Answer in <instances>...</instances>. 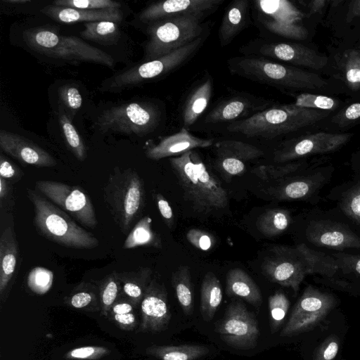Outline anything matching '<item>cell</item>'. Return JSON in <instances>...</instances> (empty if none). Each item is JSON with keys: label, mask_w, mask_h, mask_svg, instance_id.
<instances>
[{"label": "cell", "mask_w": 360, "mask_h": 360, "mask_svg": "<svg viewBox=\"0 0 360 360\" xmlns=\"http://www.w3.org/2000/svg\"><path fill=\"white\" fill-rule=\"evenodd\" d=\"M229 64L233 72L260 83L294 89H316L327 85L315 73L260 57L234 58Z\"/></svg>", "instance_id": "8992f818"}, {"label": "cell", "mask_w": 360, "mask_h": 360, "mask_svg": "<svg viewBox=\"0 0 360 360\" xmlns=\"http://www.w3.org/2000/svg\"><path fill=\"white\" fill-rule=\"evenodd\" d=\"M184 196L196 212L209 214L229 205L226 191L193 150L169 159Z\"/></svg>", "instance_id": "6da1fadb"}, {"label": "cell", "mask_w": 360, "mask_h": 360, "mask_svg": "<svg viewBox=\"0 0 360 360\" xmlns=\"http://www.w3.org/2000/svg\"><path fill=\"white\" fill-rule=\"evenodd\" d=\"M5 1L13 4H25L30 2V0H6Z\"/></svg>", "instance_id": "be15d7a7"}, {"label": "cell", "mask_w": 360, "mask_h": 360, "mask_svg": "<svg viewBox=\"0 0 360 360\" xmlns=\"http://www.w3.org/2000/svg\"><path fill=\"white\" fill-rule=\"evenodd\" d=\"M19 258V245L11 226L4 229L0 237V295L6 296L7 288L15 274Z\"/></svg>", "instance_id": "603a6c76"}, {"label": "cell", "mask_w": 360, "mask_h": 360, "mask_svg": "<svg viewBox=\"0 0 360 360\" xmlns=\"http://www.w3.org/2000/svg\"><path fill=\"white\" fill-rule=\"evenodd\" d=\"M340 205L346 215L360 224V181L343 193Z\"/></svg>", "instance_id": "f6af8a7d"}, {"label": "cell", "mask_w": 360, "mask_h": 360, "mask_svg": "<svg viewBox=\"0 0 360 360\" xmlns=\"http://www.w3.org/2000/svg\"><path fill=\"white\" fill-rule=\"evenodd\" d=\"M109 353V350L103 347L84 346L75 348L66 354L69 359H96Z\"/></svg>", "instance_id": "816d5d0a"}, {"label": "cell", "mask_w": 360, "mask_h": 360, "mask_svg": "<svg viewBox=\"0 0 360 360\" xmlns=\"http://www.w3.org/2000/svg\"><path fill=\"white\" fill-rule=\"evenodd\" d=\"M352 134L317 132L302 136L276 151L274 160L286 162L307 155L334 152L346 144Z\"/></svg>", "instance_id": "5bb4252c"}, {"label": "cell", "mask_w": 360, "mask_h": 360, "mask_svg": "<svg viewBox=\"0 0 360 360\" xmlns=\"http://www.w3.org/2000/svg\"><path fill=\"white\" fill-rule=\"evenodd\" d=\"M341 338L335 333H328L312 348L311 360H335L340 352Z\"/></svg>", "instance_id": "7bdbcfd3"}, {"label": "cell", "mask_w": 360, "mask_h": 360, "mask_svg": "<svg viewBox=\"0 0 360 360\" xmlns=\"http://www.w3.org/2000/svg\"><path fill=\"white\" fill-rule=\"evenodd\" d=\"M296 248L309 262L311 274H318L323 277L332 278L340 269L339 260L336 257L312 250L304 243L297 245Z\"/></svg>", "instance_id": "836d02e7"}, {"label": "cell", "mask_w": 360, "mask_h": 360, "mask_svg": "<svg viewBox=\"0 0 360 360\" xmlns=\"http://www.w3.org/2000/svg\"><path fill=\"white\" fill-rule=\"evenodd\" d=\"M141 332L157 333L167 328L172 315L163 283L151 280L141 302Z\"/></svg>", "instance_id": "9a60e30c"}, {"label": "cell", "mask_w": 360, "mask_h": 360, "mask_svg": "<svg viewBox=\"0 0 360 360\" xmlns=\"http://www.w3.org/2000/svg\"><path fill=\"white\" fill-rule=\"evenodd\" d=\"M252 108L249 100L233 98L220 103L205 117L206 123H219L233 120L243 115Z\"/></svg>", "instance_id": "d590c367"}, {"label": "cell", "mask_w": 360, "mask_h": 360, "mask_svg": "<svg viewBox=\"0 0 360 360\" xmlns=\"http://www.w3.org/2000/svg\"><path fill=\"white\" fill-rule=\"evenodd\" d=\"M172 282L184 314L191 316L193 309V294L189 267L179 266L174 272Z\"/></svg>", "instance_id": "d6a6232c"}, {"label": "cell", "mask_w": 360, "mask_h": 360, "mask_svg": "<svg viewBox=\"0 0 360 360\" xmlns=\"http://www.w3.org/2000/svg\"><path fill=\"white\" fill-rule=\"evenodd\" d=\"M134 304L128 299L117 300L111 307L109 312L113 314H124L133 312Z\"/></svg>", "instance_id": "6f0895ef"}, {"label": "cell", "mask_w": 360, "mask_h": 360, "mask_svg": "<svg viewBox=\"0 0 360 360\" xmlns=\"http://www.w3.org/2000/svg\"><path fill=\"white\" fill-rule=\"evenodd\" d=\"M212 92V80L207 79L198 86L188 98L183 112V122L185 127L194 124L206 109Z\"/></svg>", "instance_id": "4dcf8cb0"}, {"label": "cell", "mask_w": 360, "mask_h": 360, "mask_svg": "<svg viewBox=\"0 0 360 360\" xmlns=\"http://www.w3.org/2000/svg\"><path fill=\"white\" fill-rule=\"evenodd\" d=\"M84 27L81 37L100 44H112L118 40L120 35L118 23L111 21L85 22Z\"/></svg>", "instance_id": "8d00e7d4"}, {"label": "cell", "mask_w": 360, "mask_h": 360, "mask_svg": "<svg viewBox=\"0 0 360 360\" xmlns=\"http://www.w3.org/2000/svg\"><path fill=\"white\" fill-rule=\"evenodd\" d=\"M117 274L122 287L120 295L134 305L141 303L152 280V270L143 267L136 271L117 272Z\"/></svg>", "instance_id": "4316f807"}, {"label": "cell", "mask_w": 360, "mask_h": 360, "mask_svg": "<svg viewBox=\"0 0 360 360\" xmlns=\"http://www.w3.org/2000/svg\"><path fill=\"white\" fill-rule=\"evenodd\" d=\"M213 139L198 138L191 134L186 128L166 136L160 141L148 146L146 155L149 159L159 160L168 157H177L195 148H204L213 144Z\"/></svg>", "instance_id": "44dd1931"}, {"label": "cell", "mask_w": 360, "mask_h": 360, "mask_svg": "<svg viewBox=\"0 0 360 360\" xmlns=\"http://www.w3.org/2000/svg\"><path fill=\"white\" fill-rule=\"evenodd\" d=\"M226 293L230 297L242 298L256 308L262 303L261 291L252 278L239 268L231 269L226 274Z\"/></svg>", "instance_id": "484cf974"}, {"label": "cell", "mask_w": 360, "mask_h": 360, "mask_svg": "<svg viewBox=\"0 0 360 360\" xmlns=\"http://www.w3.org/2000/svg\"><path fill=\"white\" fill-rule=\"evenodd\" d=\"M300 162H290L283 165H260L254 168L252 173L264 181H278L297 171Z\"/></svg>", "instance_id": "ee69618b"}, {"label": "cell", "mask_w": 360, "mask_h": 360, "mask_svg": "<svg viewBox=\"0 0 360 360\" xmlns=\"http://www.w3.org/2000/svg\"><path fill=\"white\" fill-rule=\"evenodd\" d=\"M340 259H338L340 266H349V269L360 275V257H353L352 255H341Z\"/></svg>", "instance_id": "680465c9"}, {"label": "cell", "mask_w": 360, "mask_h": 360, "mask_svg": "<svg viewBox=\"0 0 360 360\" xmlns=\"http://www.w3.org/2000/svg\"><path fill=\"white\" fill-rule=\"evenodd\" d=\"M0 148L20 162L37 167H51L57 162L47 151L19 134L1 130Z\"/></svg>", "instance_id": "d6986e66"}, {"label": "cell", "mask_w": 360, "mask_h": 360, "mask_svg": "<svg viewBox=\"0 0 360 360\" xmlns=\"http://www.w3.org/2000/svg\"><path fill=\"white\" fill-rule=\"evenodd\" d=\"M223 295L220 282L212 272H207L203 278L200 289V310L204 321L209 322L222 300Z\"/></svg>", "instance_id": "f1b7e54d"}, {"label": "cell", "mask_w": 360, "mask_h": 360, "mask_svg": "<svg viewBox=\"0 0 360 360\" xmlns=\"http://www.w3.org/2000/svg\"><path fill=\"white\" fill-rule=\"evenodd\" d=\"M98 286L102 314L106 316L121 294L122 287L117 272L114 271L106 276Z\"/></svg>", "instance_id": "74e56055"}, {"label": "cell", "mask_w": 360, "mask_h": 360, "mask_svg": "<svg viewBox=\"0 0 360 360\" xmlns=\"http://www.w3.org/2000/svg\"><path fill=\"white\" fill-rule=\"evenodd\" d=\"M326 181V174L321 172H314L282 184L272 193L280 200H305L315 194Z\"/></svg>", "instance_id": "cb8c5ba5"}, {"label": "cell", "mask_w": 360, "mask_h": 360, "mask_svg": "<svg viewBox=\"0 0 360 360\" xmlns=\"http://www.w3.org/2000/svg\"><path fill=\"white\" fill-rule=\"evenodd\" d=\"M113 320L119 327L124 330H131L136 324V315L133 313L113 314Z\"/></svg>", "instance_id": "9f6ffc18"}, {"label": "cell", "mask_w": 360, "mask_h": 360, "mask_svg": "<svg viewBox=\"0 0 360 360\" xmlns=\"http://www.w3.org/2000/svg\"><path fill=\"white\" fill-rule=\"evenodd\" d=\"M224 0H167L154 3L139 14L143 22H153L165 18L194 15L204 17L215 10Z\"/></svg>", "instance_id": "e0dca14e"}, {"label": "cell", "mask_w": 360, "mask_h": 360, "mask_svg": "<svg viewBox=\"0 0 360 360\" xmlns=\"http://www.w3.org/2000/svg\"><path fill=\"white\" fill-rule=\"evenodd\" d=\"M356 17H360V0L351 1L346 15V22H349Z\"/></svg>", "instance_id": "94428289"}, {"label": "cell", "mask_w": 360, "mask_h": 360, "mask_svg": "<svg viewBox=\"0 0 360 360\" xmlns=\"http://www.w3.org/2000/svg\"><path fill=\"white\" fill-rule=\"evenodd\" d=\"M342 72L344 80L352 91L360 89V51L351 49L342 57Z\"/></svg>", "instance_id": "ab89813d"}, {"label": "cell", "mask_w": 360, "mask_h": 360, "mask_svg": "<svg viewBox=\"0 0 360 360\" xmlns=\"http://www.w3.org/2000/svg\"><path fill=\"white\" fill-rule=\"evenodd\" d=\"M210 352L207 347L202 345H153L147 353L160 360H198Z\"/></svg>", "instance_id": "f546056e"}, {"label": "cell", "mask_w": 360, "mask_h": 360, "mask_svg": "<svg viewBox=\"0 0 360 360\" xmlns=\"http://www.w3.org/2000/svg\"><path fill=\"white\" fill-rule=\"evenodd\" d=\"M22 170L3 154L0 155V177L10 183L17 182L23 176Z\"/></svg>", "instance_id": "f5cc1de1"}, {"label": "cell", "mask_w": 360, "mask_h": 360, "mask_svg": "<svg viewBox=\"0 0 360 360\" xmlns=\"http://www.w3.org/2000/svg\"><path fill=\"white\" fill-rule=\"evenodd\" d=\"M328 2L327 0H312L309 1L308 5L309 13L314 14L321 12Z\"/></svg>", "instance_id": "6125c7cd"}, {"label": "cell", "mask_w": 360, "mask_h": 360, "mask_svg": "<svg viewBox=\"0 0 360 360\" xmlns=\"http://www.w3.org/2000/svg\"><path fill=\"white\" fill-rule=\"evenodd\" d=\"M259 52L264 56L314 70L323 68L328 58L322 53L295 43H271L262 46Z\"/></svg>", "instance_id": "ffe728a7"}, {"label": "cell", "mask_w": 360, "mask_h": 360, "mask_svg": "<svg viewBox=\"0 0 360 360\" xmlns=\"http://www.w3.org/2000/svg\"><path fill=\"white\" fill-rule=\"evenodd\" d=\"M41 12L53 20L63 23L77 22L111 21L119 23L122 21V11L117 8L97 10L79 9L49 5Z\"/></svg>", "instance_id": "7402d4cb"}, {"label": "cell", "mask_w": 360, "mask_h": 360, "mask_svg": "<svg viewBox=\"0 0 360 360\" xmlns=\"http://www.w3.org/2000/svg\"><path fill=\"white\" fill-rule=\"evenodd\" d=\"M272 252L274 256L262 264L263 274L272 282L290 288L297 295L305 276L311 274L309 262L296 247H276Z\"/></svg>", "instance_id": "4fadbf2b"}, {"label": "cell", "mask_w": 360, "mask_h": 360, "mask_svg": "<svg viewBox=\"0 0 360 360\" xmlns=\"http://www.w3.org/2000/svg\"><path fill=\"white\" fill-rule=\"evenodd\" d=\"M199 37L190 44L156 59L146 61L109 78L102 84L103 91L118 92L146 80L165 75L182 65L199 49Z\"/></svg>", "instance_id": "9c48e42d"}, {"label": "cell", "mask_w": 360, "mask_h": 360, "mask_svg": "<svg viewBox=\"0 0 360 360\" xmlns=\"http://www.w3.org/2000/svg\"><path fill=\"white\" fill-rule=\"evenodd\" d=\"M27 195L33 205V224L39 235L66 248L92 249L98 245L96 237L36 190L27 188Z\"/></svg>", "instance_id": "3957f363"}, {"label": "cell", "mask_w": 360, "mask_h": 360, "mask_svg": "<svg viewBox=\"0 0 360 360\" xmlns=\"http://www.w3.org/2000/svg\"><path fill=\"white\" fill-rule=\"evenodd\" d=\"M338 304L333 294L309 285L295 304L280 336L292 338L314 330Z\"/></svg>", "instance_id": "ba28073f"}, {"label": "cell", "mask_w": 360, "mask_h": 360, "mask_svg": "<svg viewBox=\"0 0 360 360\" xmlns=\"http://www.w3.org/2000/svg\"><path fill=\"white\" fill-rule=\"evenodd\" d=\"M202 18L186 15L153 22L148 29L149 39L145 48L146 60L160 58L200 37L203 30Z\"/></svg>", "instance_id": "52a82bcc"}, {"label": "cell", "mask_w": 360, "mask_h": 360, "mask_svg": "<svg viewBox=\"0 0 360 360\" xmlns=\"http://www.w3.org/2000/svg\"><path fill=\"white\" fill-rule=\"evenodd\" d=\"M155 202L165 224L172 229L174 226V217L168 201L162 194L157 193L155 195Z\"/></svg>", "instance_id": "db71d44e"}, {"label": "cell", "mask_w": 360, "mask_h": 360, "mask_svg": "<svg viewBox=\"0 0 360 360\" xmlns=\"http://www.w3.org/2000/svg\"><path fill=\"white\" fill-rule=\"evenodd\" d=\"M99 286L91 283L78 285L66 299L76 309H85L96 305L98 301Z\"/></svg>", "instance_id": "60d3db41"}, {"label": "cell", "mask_w": 360, "mask_h": 360, "mask_svg": "<svg viewBox=\"0 0 360 360\" xmlns=\"http://www.w3.org/2000/svg\"><path fill=\"white\" fill-rule=\"evenodd\" d=\"M255 6L265 16L261 22L269 30L274 27L297 23L303 18L302 13L287 0H259Z\"/></svg>", "instance_id": "d4e9b609"}, {"label": "cell", "mask_w": 360, "mask_h": 360, "mask_svg": "<svg viewBox=\"0 0 360 360\" xmlns=\"http://www.w3.org/2000/svg\"><path fill=\"white\" fill-rule=\"evenodd\" d=\"M216 167L226 178L238 176L246 170L247 163L264 155L251 144L236 140H225L215 145Z\"/></svg>", "instance_id": "2e32d148"}, {"label": "cell", "mask_w": 360, "mask_h": 360, "mask_svg": "<svg viewBox=\"0 0 360 360\" xmlns=\"http://www.w3.org/2000/svg\"><path fill=\"white\" fill-rule=\"evenodd\" d=\"M294 104L302 108L326 111L336 108L338 101L326 96L302 93L296 96Z\"/></svg>", "instance_id": "bcb514c9"}, {"label": "cell", "mask_w": 360, "mask_h": 360, "mask_svg": "<svg viewBox=\"0 0 360 360\" xmlns=\"http://www.w3.org/2000/svg\"><path fill=\"white\" fill-rule=\"evenodd\" d=\"M360 118V102L348 105L344 110L334 117V121L343 125Z\"/></svg>", "instance_id": "11a10c76"}, {"label": "cell", "mask_w": 360, "mask_h": 360, "mask_svg": "<svg viewBox=\"0 0 360 360\" xmlns=\"http://www.w3.org/2000/svg\"><path fill=\"white\" fill-rule=\"evenodd\" d=\"M248 7V0H236L229 6L219 27V36L221 46L229 44L243 28Z\"/></svg>", "instance_id": "83f0119b"}, {"label": "cell", "mask_w": 360, "mask_h": 360, "mask_svg": "<svg viewBox=\"0 0 360 360\" xmlns=\"http://www.w3.org/2000/svg\"><path fill=\"white\" fill-rule=\"evenodd\" d=\"M59 124L69 149L78 160L84 161L86 158L84 143L71 120L63 112L59 114Z\"/></svg>", "instance_id": "f35d334b"}, {"label": "cell", "mask_w": 360, "mask_h": 360, "mask_svg": "<svg viewBox=\"0 0 360 360\" xmlns=\"http://www.w3.org/2000/svg\"><path fill=\"white\" fill-rule=\"evenodd\" d=\"M35 190L83 226L94 229L98 225L91 199L83 188L52 180H38Z\"/></svg>", "instance_id": "8fae6325"}, {"label": "cell", "mask_w": 360, "mask_h": 360, "mask_svg": "<svg viewBox=\"0 0 360 360\" xmlns=\"http://www.w3.org/2000/svg\"><path fill=\"white\" fill-rule=\"evenodd\" d=\"M290 307V301L281 291H277L269 298L270 329L276 333L282 326Z\"/></svg>", "instance_id": "b9f144b4"}, {"label": "cell", "mask_w": 360, "mask_h": 360, "mask_svg": "<svg viewBox=\"0 0 360 360\" xmlns=\"http://www.w3.org/2000/svg\"><path fill=\"white\" fill-rule=\"evenodd\" d=\"M290 222L291 217L287 210L274 208L265 211L259 216L257 227L263 235L273 237L283 233Z\"/></svg>", "instance_id": "e575fe53"}, {"label": "cell", "mask_w": 360, "mask_h": 360, "mask_svg": "<svg viewBox=\"0 0 360 360\" xmlns=\"http://www.w3.org/2000/svg\"><path fill=\"white\" fill-rule=\"evenodd\" d=\"M215 331L228 346L243 350L254 349L260 335L255 314L238 300L227 306L224 316L215 324Z\"/></svg>", "instance_id": "7c38bea8"}, {"label": "cell", "mask_w": 360, "mask_h": 360, "mask_svg": "<svg viewBox=\"0 0 360 360\" xmlns=\"http://www.w3.org/2000/svg\"><path fill=\"white\" fill-rule=\"evenodd\" d=\"M12 186L11 183L0 177V200L1 205L4 201L7 202L11 199Z\"/></svg>", "instance_id": "91938a15"}, {"label": "cell", "mask_w": 360, "mask_h": 360, "mask_svg": "<svg viewBox=\"0 0 360 360\" xmlns=\"http://www.w3.org/2000/svg\"><path fill=\"white\" fill-rule=\"evenodd\" d=\"M186 238L192 245L202 251H208L215 243V238L211 233L199 229H190Z\"/></svg>", "instance_id": "f907efd6"}, {"label": "cell", "mask_w": 360, "mask_h": 360, "mask_svg": "<svg viewBox=\"0 0 360 360\" xmlns=\"http://www.w3.org/2000/svg\"><path fill=\"white\" fill-rule=\"evenodd\" d=\"M151 225L152 219L149 216L140 219L128 233L123 244V249H132L141 246L160 248V237L153 231Z\"/></svg>", "instance_id": "1f68e13d"}, {"label": "cell", "mask_w": 360, "mask_h": 360, "mask_svg": "<svg viewBox=\"0 0 360 360\" xmlns=\"http://www.w3.org/2000/svg\"><path fill=\"white\" fill-rule=\"evenodd\" d=\"M103 198L114 221L122 233H129L141 217L145 206L143 179L131 168L116 166L103 188Z\"/></svg>", "instance_id": "277c9868"}, {"label": "cell", "mask_w": 360, "mask_h": 360, "mask_svg": "<svg viewBox=\"0 0 360 360\" xmlns=\"http://www.w3.org/2000/svg\"><path fill=\"white\" fill-rule=\"evenodd\" d=\"M58 96L62 103L75 114L82 106V97L79 89L74 86L64 85L58 89Z\"/></svg>", "instance_id": "681fc988"}, {"label": "cell", "mask_w": 360, "mask_h": 360, "mask_svg": "<svg viewBox=\"0 0 360 360\" xmlns=\"http://www.w3.org/2000/svg\"><path fill=\"white\" fill-rule=\"evenodd\" d=\"M52 5L88 10L120 8L121 6L120 3L111 0H57L53 1Z\"/></svg>", "instance_id": "c3c4849f"}, {"label": "cell", "mask_w": 360, "mask_h": 360, "mask_svg": "<svg viewBox=\"0 0 360 360\" xmlns=\"http://www.w3.org/2000/svg\"><path fill=\"white\" fill-rule=\"evenodd\" d=\"M22 39L32 51L49 58L70 62H87L112 68L115 59L106 52L75 36H65L47 27H34L22 33Z\"/></svg>", "instance_id": "5b68a950"}, {"label": "cell", "mask_w": 360, "mask_h": 360, "mask_svg": "<svg viewBox=\"0 0 360 360\" xmlns=\"http://www.w3.org/2000/svg\"><path fill=\"white\" fill-rule=\"evenodd\" d=\"M306 237L312 244L333 249L360 248V238L343 225L328 220L311 221Z\"/></svg>", "instance_id": "ac0fdd59"}, {"label": "cell", "mask_w": 360, "mask_h": 360, "mask_svg": "<svg viewBox=\"0 0 360 360\" xmlns=\"http://www.w3.org/2000/svg\"><path fill=\"white\" fill-rule=\"evenodd\" d=\"M160 112L152 104L128 103L104 110L95 125L101 132L144 136L158 125Z\"/></svg>", "instance_id": "30bf717a"}, {"label": "cell", "mask_w": 360, "mask_h": 360, "mask_svg": "<svg viewBox=\"0 0 360 360\" xmlns=\"http://www.w3.org/2000/svg\"><path fill=\"white\" fill-rule=\"evenodd\" d=\"M53 274L51 271L41 266L31 269L27 278L29 288L37 294H44L51 287Z\"/></svg>", "instance_id": "7dc6e473"}, {"label": "cell", "mask_w": 360, "mask_h": 360, "mask_svg": "<svg viewBox=\"0 0 360 360\" xmlns=\"http://www.w3.org/2000/svg\"><path fill=\"white\" fill-rule=\"evenodd\" d=\"M328 115L325 110L293 104L266 109L231 124L228 130L250 137L272 139L314 124Z\"/></svg>", "instance_id": "7a4b0ae2"}]
</instances>
